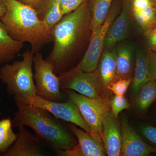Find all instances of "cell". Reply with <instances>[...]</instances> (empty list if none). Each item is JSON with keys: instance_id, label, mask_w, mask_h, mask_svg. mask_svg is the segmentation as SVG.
<instances>
[{"instance_id": "obj_32", "label": "cell", "mask_w": 156, "mask_h": 156, "mask_svg": "<svg viewBox=\"0 0 156 156\" xmlns=\"http://www.w3.org/2000/svg\"><path fill=\"white\" fill-rule=\"evenodd\" d=\"M1 78H0V83H1ZM2 99L1 98V96H0V119L1 117L2 116V111H1V103H2Z\"/></svg>"}, {"instance_id": "obj_8", "label": "cell", "mask_w": 156, "mask_h": 156, "mask_svg": "<svg viewBox=\"0 0 156 156\" xmlns=\"http://www.w3.org/2000/svg\"><path fill=\"white\" fill-rule=\"evenodd\" d=\"M68 100L78 107L84 121L92 131L102 136V120L108 110L101 99L92 98L79 94L70 89H62Z\"/></svg>"}, {"instance_id": "obj_25", "label": "cell", "mask_w": 156, "mask_h": 156, "mask_svg": "<svg viewBox=\"0 0 156 156\" xmlns=\"http://www.w3.org/2000/svg\"><path fill=\"white\" fill-rule=\"evenodd\" d=\"M131 82V78H121L115 83H113L108 89L112 91L116 95L124 96Z\"/></svg>"}, {"instance_id": "obj_10", "label": "cell", "mask_w": 156, "mask_h": 156, "mask_svg": "<svg viewBox=\"0 0 156 156\" xmlns=\"http://www.w3.org/2000/svg\"><path fill=\"white\" fill-rule=\"evenodd\" d=\"M69 128L76 138L78 145L73 148L63 151V156H105L101 135L94 131L89 133L79 129L76 125L69 123Z\"/></svg>"}, {"instance_id": "obj_11", "label": "cell", "mask_w": 156, "mask_h": 156, "mask_svg": "<svg viewBox=\"0 0 156 156\" xmlns=\"http://www.w3.org/2000/svg\"><path fill=\"white\" fill-rule=\"evenodd\" d=\"M122 156H146L156 153V148L150 146L140 137L126 118L121 124Z\"/></svg>"}, {"instance_id": "obj_24", "label": "cell", "mask_w": 156, "mask_h": 156, "mask_svg": "<svg viewBox=\"0 0 156 156\" xmlns=\"http://www.w3.org/2000/svg\"><path fill=\"white\" fill-rule=\"evenodd\" d=\"M110 105L112 113L116 118L121 112L130 107V104L126 98L119 95H116L113 98L111 101Z\"/></svg>"}, {"instance_id": "obj_5", "label": "cell", "mask_w": 156, "mask_h": 156, "mask_svg": "<svg viewBox=\"0 0 156 156\" xmlns=\"http://www.w3.org/2000/svg\"><path fill=\"white\" fill-rule=\"evenodd\" d=\"M33 66L37 96L54 102L65 101L66 96L60 89L58 77L54 73L52 65L40 52L34 54Z\"/></svg>"}, {"instance_id": "obj_15", "label": "cell", "mask_w": 156, "mask_h": 156, "mask_svg": "<svg viewBox=\"0 0 156 156\" xmlns=\"http://www.w3.org/2000/svg\"><path fill=\"white\" fill-rule=\"evenodd\" d=\"M151 80L148 53L138 49L136 50V67L132 83V92L136 97L141 87Z\"/></svg>"}, {"instance_id": "obj_21", "label": "cell", "mask_w": 156, "mask_h": 156, "mask_svg": "<svg viewBox=\"0 0 156 156\" xmlns=\"http://www.w3.org/2000/svg\"><path fill=\"white\" fill-rule=\"evenodd\" d=\"M12 127L11 117L0 119V156L9 150L18 137V133H14Z\"/></svg>"}, {"instance_id": "obj_2", "label": "cell", "mask_w": 156, "mask_h": 156, "mask_svg": "<svg viewBox=\"0 0 156 156\" xmlns=\"http://www.w3.org/2000/svg\"><path fill=\"white\" fill-rule=\"evenodd\" d=\"M17 110L13 114L12 126L27 127L34 132L43 146L54 152L75 147L78 141L69 128L46 110L19 101H14Z\"/></svg>"}, {"instance_id": "obj_13", "label": "cell", "mask_w": 156, "mask_h": 156, "mask_svg": "<svg viewBox=\"0 0 156 156\" xmlns=\"http://www.w3.org/2000/svg\"><path fill=\"white\" fill-rule=\"evenodd\" d=\"M18 128V137L13 145L2 156H45L43 146L35 134L25 127Z\"/></svg>"}, {"instance_id": "obj_3", "label": "cell", "mask_w": 156, "mask_h": 156, "mask_svg": "<svg viewBox=\"0 0 156 156\" xmlns=\"http://www.w3.org/2000/svg\"><path fill=\"white\" fill-rule=\"evenodd\" d=\"M7 11L1 20L15 41L28 43L34 54L53 42L52 32L39 18L37 11L18 0H5Z\"/></svg>"}, {"instance_id": "obj_19", "label": "cell", "mask_w": 156, "mask_h": 156, "mask_svg": "<svg viewBox=\"0 0 156 156\" xmlns=\"http://www.w3.org/2000/svg\"><path fill=\"white\" fill-rule=\"evenodd\" d=\"M113 0H90L89 3L91 15V31L101 25L106 19Z\"/></svg>"}, {"instance_id": "obj_29", "label": "cell", "mask_w": 156, "mask_h": 156, "mask_svg": "<svg viewBox=\"0 0 156 156\" xmlns=\"http://www.w3.org/2000/svg\"><path fill=\"white\" fill-rule=\"evenodd\" d=\"M20 2L35 9L36 11L41 3L42 0H18Z\"/></svg>"}, {"instance_id": "obj_16", "label": "cell", "mask_w": 156, "mask_h": 156, "mask_svg": "<svg viewBox=\"0 0 156 156\" xmlns=\"http://www.w3.org/2000/svg\"><path fill=\"white\" fill-rule=\"evenodd\" d=\"M23 47V43L12 38L0 20V66L12 61Z\"/></svg>"}, {"instance_id": "obj_33", "label": "cell", "mask_w": 156, "mask_h": 156, "mask_svg": "<svg viewBox=\"0 0 156 156\" xmlns=\"http://www.w3.org/2000/svg\"><path fill=\"white\" fill-rule=\"evenodd\" d=\"M152 2L153 3V5L155 9H156V0H151Z\"/></svg>"}, {"instance_id": "obj_28", "label": "cell", "mask_w": 156, "mask_h": 156, "mask_svg": "<svg viewBox=\"0 0 156 156\" xmlns=\"http://www.w3.org/2000/svg\"><path fill=\"white\" fill-rule=\"evenodd\" d=\"M149 57L151 80L156 82V54L153 53H148Z\"/></svg>"}, {"instance_id": "obj_7", "label": "cell", "mask_w": 156, "mask_h": 156, "mask_svg": "<svg viewBox=\"0 0 156 156\" xmlns=\"http://www.w3.org/2000/svg\"><path fill=\"white\" fill-rule=\"evenodd\" d=\"M117 14L116 9H111L103 23L92 31L87 50L76 68L88 73L96 69L108 32Z\"/></svg>"}, {"instance_id": "obj_1", "label": "cell", "mask_w": 156, "mask_h": 156, "mask_svg": "<svg viewBox=\"0 0 156 156\" xmlns=\"http://www.w3.org/2000/svg\"><path fill=\"white\" fill-rule=\"evenodd\" d=\"M91 15L89 3L64 15L51 32L53 48L45 58L56 75L70 70L73 60L83 50L89 37Z\"/></svg>"}, {"instance_id": "obj_22", "label": "cell", "mask_w": 156, "mask_h": 156, "mask_svg": "<svg viewBox=\"0 0 156 156\" xmlns=\"http://www.w3.org/2000/svg\"><path fill=\"white\" fill-rule=\"evenodd\" d=\"M132 53L128 46L120 47L117 53L116 77L126 78L131 73Z\"/></svg>"}, {"instance_id": "obj_12", "label": "cell", "mask_w": 156, "mask_h": 156, "mask_svg": "<svg viewBox=\"0 0 156 156\" xmlns=\"http://www.w3.org/2000/svg\"><path fill=\"white\" fill-rule=\"evenodd\" d=\"M116 119L108 110L102 118L101 137L105 152L109 156H119L121 154L122 131Z\"/></svg>"}, {"instance_id": "obj_9", "label": "cell", "mask_w": 156, "mask_h": 156, "mask_svg": "<svg viewBox=\"0 0 156 156\" xmlns=\"http://www.w3.org/2000/svg\"><path fill=\"white\" fill-rule=\"evenodd\" d=\"M60 89H70L92 98L100 99L97 75L75 67L58 75Z\"/></svg>"}, {"instance_id": "obj_17", "label": "cell", "mask_w": 156, "mask_h": 156, "mask_svg": "<svg viewBox=\"0 0 156 156\" xmlns=\"http://www.w3.org/2000/svg\"><path fill=\"white\" fill-rule=\"evenodd\" d=\"M36 11L39 18L51 31L64 16L60 0H42Z\"/></svg>"}, {"instance_id": "obj_18", "label": "cell", "mask_w": 156, "mask_h": 156, "mask_svg": "<svg viewBox=\"0 0 156 156\" xmlns=\"http://www.w3.org/2000/svg\"><path fill=\"white\" fill-rule=\"evenodd\" d=\"M117 52L106 50L102 54L100 67L101 79L102 86L108 89L116 77Z\"/></svg>"}, {"instance_id": "obj_6", "label": "cell", "mask_w": 156, "mask_h": 156, "mask_svg": "<svg viewBox=\"0 0 156 156\" xmlns=\"http://www.w3.org/2000/svg\"><path fill=\"white\" fill-rule=\"evenodd\" d=\"M14 101H19L46 110L58 119L72 123L84 131L92 133V131L84 121L78 107L69 100L63 102L50 101L36 96L16 95L13 96Z\"/></svg>"}, {"instance_id": "obj_20", "label": "cell", "mask_w": 156, "mask_h": 156, "mask_svg": "<svg viewBox=\"0 0 156 156\" xmlns=\"http://www.w3.org/2000/svg\"><path fill=\"white\" fill-rule=\"evenodd\" d=\"M135 106L139 111L145 112L156 100V82L151 80L144 84L136 96Z\"/></svg>"}, {"instance_id": "obj_23", "label": "cell", "mask_w": 156, "mask_h": 156, "mask_svg": "<svg viewBox=\"0 0 156 156\" xmlns=\"http://www.w3.org/2000/svg\"><path fill=\"white\" fill-rule=\"evenodd\" d=\"M131 11L136 22L143 29H146L149 27L155 18L156 9L153 5Z\"/></svg>"}, {"instance_id": "obj_34", "label": "cell", "mask_w": 156, "mask_h": 156, "mask_svg": "<svg viewBox=\"0 0 156 156\" xmlns=\"http://www.w3.org/2000/svg\"><path fill=\"white\" fill-rule=\"evenodd\" d=\"M155 33H156V30Z\"/></svg>"}, {"instance_id": "obj_31", "label": "cell", "mask_w": 156, "mask_h": 156, "mask_svg": "<svg viewBox=\"0 0 156 156\" xmlns=\"http://www.w3.org/2000/svg\"><path fill=\"white\" fill-rule=\"evenodd\" d=\"M150 42L152 46L156 49V33H153L150 37Z\"/></svg>"}, {"instance_id": "obj_26", "label": "cell", "mask_w": 156, "mask_h": 156, "mask_svg": "<svg viewBox=\"0 0 156 156\" xmlns=\"http://www.w3.org/2000/svg\"><path fill=\"white\" fill-rule=\"evenodd\" d=\"M87 0H60V7L63 15L71 13L78 9Z\"/></svg>"}, {"instance_id": "obj_30", "label": "cell", "mask_w": 156, "mask_h": 156, "mask_svg": "<svg viewBox=\"0 0 156 156\" xmlns=\"http://www.w3.org/2000/svg\"><path fill=\"white\" fill-rule=\"evenodd\" d=\"M7 11L5 0H0V20L5 16Z\"/></svg>"}, {"instance_id": "obj_4", "label": "cell", "mask_w": 156, "mask_h": 156, "mask_svg": "<svg viewBox=\"0 0 156 156\" xmlns=\"http://www.w3.org/2000/svg\"><path fill=\"white\" fill-rule=\"evenodd\" d=\"M34 55L31 50H27L23 53L22 60L6 63L0 68L1 82L11 96L37 95L33 71Z\"/></svg>"}, {"instance_id": "obj_14", "label": "cell", "mask_w": 156, "mask_h": 156, "mask_svg": "<svg viewBox=\"0 0 156 156\" xmlns=\"http://www.w3.org/2000/svg\"><path fill=\"white\" fill-rule=\"evenodd\" d=\"M131 6L129 4L123 7L119 15L114 20L107 35L105 47L111 50L117 43L125 38L128 33L130 25Z\"/></svg>"}, {"instance_id": "obj_35", "label": "cell", "mask_w": 156, "mask_h": 156, "mask_svg": "<svg viewBox=\"0 0 156 156\" xmlns=\"http://www.w3.org/2000/svg\"></svg>"}, {"instance_id": "obj_27", "label": "cell", "mask_w": 156, "mask_h": 156, "mask_svg": "<svg viewBox=\"0 0 156 156\" xmlns=\"http://www.w3.org/2000/svg\"><path fill=\"white\" fill-rule=\"evenodd\" d=\"M140 129L144 136L156 146V128L148 125H141Z\"/></svg>"}]
</instances>
